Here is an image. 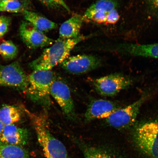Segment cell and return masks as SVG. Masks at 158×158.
<instances>
[{
  "label": "cell",
  "mask_w": 158,
  "mask_h": 158,
  "mask_svg": "<svg viewBox=\"0 0 158 158\" xmlns=\"http://www.w3.org/2000/svg\"><path fill=\"white\" fill-rule=\"evenodd\" d=\"M89 37L80 35L73 39L59 38L50 47L45 49L40 56L30 64L29 66L33 70H51L68 58L77 44Z\"/></svg>",
  "instance_id": "cell-1"
},
{
  "label": "cell",
  "mask_w": 158,
  "mask_h": 158,
  "mask_svg": "<svg viewBox=\"0 0 158 158\" xmlns=\"http://www.w3.org/2000/svg\"><path fill=\"white\" fill-rule=\"evenodd\" d=\"M30 114L45 158H69L64 144L51 133L47 116L44 114Z\"/></svg>",
  "instance_id": "cell-2"
},
{
  "label": "cell",
  "mask_w": 158,
  "mask_h": 158,
  "mask_svg": "<svg viewBox=\"0 0 158 158\" xmlns=\"http://www.w3.org/2000/svg\"><path fill=\"white\" fill-rule=\"evenodd\" d=\"M55 77L51 70H35L29 76L28 85L25 90L29 98L35 102H49L51 85Z\"/></svg>",
  "instance_id": "cell-3"
},
{
  "label": "cell",
  "mask_w": 158,
  "mask_h": 158,
  "mask_svg": "<svg viewBox=\"0 0 158 158\" xmlns=\"http://www.w3.org/2000/svg\"><path fill=\"white\" fill-rule=\"evenodd\" d=\"M136 145L151 158H158V120L145 122L136 128L134 134Z\"/></svg>",
  "instance_id": "cell-4"
},
{
  "label": "cell",
  "mask_w": 158,
  "mask_h": 158,
  "mask_svg": "<svg viewBox=\"0 0 158 158\" xmlns=\"http://www.w3.org/2000/svg\"><path fill=\"white\" fill-rule=\"evenodd\" d=\"M147 96H143L137 101L123 108H118L106 121L109 125L117 129H123L133 126L137 119L142 105Z\"/></svg>",
  "instance_id": "cell-5"
},
{
  "label": "cell",
  "mask_w": 158,
  "mask_h": 158,
  "mask_svg": "<svg viewBox=\"0 0 158 158\" xmlns=\"http://www.w3.org/2000/svg\"><path fill=\"white\" fill-rule=\"evenodd\" d=\"M29 76L19 63L0 64V87H10L25 90L28 85Z\"/></svg>",
  "instance_id": "cell-6"
},
{
  "label": "cell",
  "mask_w": 158,
  "mask_h": 158,
  "mask_svg": "<svg viewBox=\"0 0 158 158\" xmlns=\"http://www.w3.org/2000/svg\"><path fill=\"white\" fill-rule=\"evenodd\" d=\"M132 80L120 74H113L96 79L94 87L98 94L105 96H112L131 85Z\"/></svg>",
  "instance_id": "cell-7"
},
{
  "label": "cell",
  "mask_w": 158,
  "mask_h": 158,
  "mask_svg": "<svg viewBox=\"0 0 158 158\" xmlns=\"http://www.w3.org/2000/svg\"><path fill=\"white\" fill-rule=\"evenodd\" d=\"M67 72L74 74H80L94 70L102 64L101 59L90 55H78L69 56L60 64Z\"/></svg>",
  "instance_id": "cell-8"
},
{
  "label": "cell",
  "mask_w": 158,
  "mask_h": 158,
  "mask_svg": "<svg viewBox=\"0 0 158 158\" xmlns=\"http://www.w3.org/2000/svg\"><path fill=\"white\" fill-rule=\"evenodd\" d=\"M50 95L54 98L64 113L70 118L76 116L73 100L66 83L60 79L54 80L51 85Z\"/></svg>",
  "instance_id": "cell-9"
},
{
  "label": "cell",
  "mask_w": 158,
  "mask_h": 158,
  "mask_svg": "<svg viewBox=\"0 0 158 158\" xmlns=\"http://www.w3.org/2000/svg\"><path fill=\"white\" fill-rule=\"evenodd\" d=\"M19 32L23 42L30 49H35L48 46L52 45L55 41L27 21L22 22Z\"/></svg>",
  "instance_id": "cell-10"
},
{
  "label": "cell",
  "mask_w": 158,
  "mask_h": 158,
  "mask_svg": "<svg viewBox=\"0 0 158 158\" xmlns=\"http://www.w3.org/2000/svg\"><path fill=\"white\" fill-rule=\"evenodd\" d=\"M117 104L114 102L103 99L92 101L89 105L85 114L87 121L107 118L118 109Z\"/></svg>",
  "instance_id": "cell-11"
},
{
  "label": "cell",
  "mask_w": 158,
  "mask_h": 158,
  "mask_svg": "<svg viewBox=\"0 0 158 158\" xmlns=\"http://www.w3.org/2000/svg\"><path fill=\"white\" fill-rule=\"evenodd\" d=\"M29 132L25 128H20L14 124L5 126L1 143L19 146L26 144L28 141Z\"/></svg>",
  "instance_id": "cell-12"
},
{
  "label": "cell",
  "mask_w": 158,
  "mask_h": 158,
  "mask_svg": "<svg viewBox=\"0 0 158 158\" xmlns=\"http://www.w3.org/2000/svg\"><path fill=\"white\" fill-rule=\"evenodd\" d=\"M119 50L126 54L158 59V43L147 44L126 43L120 44Z\"/></svg>",
  "instance_id": "cell-13"
},
{
  "label": "cell",
  "mask_w": 158,
  "mask_h": 158,
  "mask_svg": "<svg viewBox=\"0 0 158 158\" xmlns=\"http://www.w3.org/2000/svg\"><path fill=\"white\" fill-rule=\"evenodd\" d=\"M84 19L80 15H75L63 23L59 29V38L70 39L79 36Z\"/></svg>",
  "instance_id": "cell-14"
},
{
  "label": "cell",
  "mask_w": 158,
  "mask_h": 158,
  "mask_svg": "<svg viewBox=\"0 0 158 158\" xmlns=\"http://www.w3.org/2000/svg\"><path fill=\"white\" fill-rule=\"evenodd\" d=\"M23 15L26 21L32 24L33 27L41 32H48L58 27L56 23L43 16L39 14L25 10Z\"/></svg>",
  "instance_id": "cell-15"
},
{
  "label": "cell",
  "mask_w": 158,
  "mask_h": 158,
  "mask_svg": "<svg viewBox=\"0 0 158 158\" xmlns=\"http://www.w3.org/2000/svg\"><path fill=\"white\" fill-rule=\"evenodd\" d=\"M29 155L20 146L0 142V158H29Z\"/></svg>",
  "instance_id": "cell-16"
},
{
  "label": "cell",
  "mask_w": 158,
  "mask_h": 158,
  "mask_svg": "<svg viewBox=\"0 0 158 158\" xmlns=\"http://www.w3.org/2000/svg\"><path fill=\"white\" fill-rule=\"evenodd\" d=\"M117 3L114 0H99L90 6L83 16L84 20H90V18L97 12L103 11L108 12L116 9Z\"/></svg>",
  "instance_id": "cell-17"
},
{
  "label": "cell",
  "mask_w": 158,
  "mask_h": 158,
  "mask_svg": "<svg viewBox=\"0 0 158 158\" xmlns=\"http://www.w3.org/2000/svg\"><path fill=\"white\" fill-rule=\"evenodd\" d=\"M19 108L12 106H5L0 109V122L5 126L11 125L21 119Z\"/></svg>",
  "instance_id": "cell-18"
},
{
  "label": "cell",
  "mask_w": 158,
  "mask_h": 158,
  "mask_svg": "<svg viewBox=\"0 0 158 158\" xmlns=\"http://www.w3.org/2000/svg\"><path fill=\"white\" fill-rule=\"evenodd\" d=\"M78 144L84 158H116L111 154L100 148L84 143Z\"/></svg>",
  "instance_id": "cell-19"
},
{
  "label": "cell",
  "mask_w": 158,
  "mask_h": 158,
  "mask_svg": "<svg viewBox=\"0 0 158 158\" xmlns=\"http://www.w3.org/2000/svg\"><path fill=\"white\" fill-rule=\"evenodd\" d=\"M18 53V48L12 41H5L0 44V55L5 60H13Z\"/></svg>",
  "instance_id": "cell-20"
},
{
  "label": "cell",
  "mask_w": 158,
  "mask_h": 158,
  "mask_svg": "<svg viewBox=\"0 0 158 158\" xmlns=\"http://www.w3.org/2000/svg\"><path fill=\"white\" fill-rule=\"evenodd\" d=\"M27 7L24 4L19 0H11L0 3V12L23 13L27 10Z\"/></svg>",
  "instance_id": "cell-21"
},
{
  "label": "cell",
  "mask_w": 158,
  "mask_h": 158,
  "mask_svg": "<svg viewBox=\"0 0 158 158\" xmlns=\"http://www.w3.org/2000/svg\"><path fill=\"white\" fill-rule=\"evenodd\" d=\"M43 4L49 8L57 9H62L70 12V8L67 5L64 0H39Z\"/></svg>",
  "instance_id": "cell-22"
},
{
  "label": "cell",
  "mask_w": 158,
  "mask_h": 158,
  "mask_svg": "<svg viewBox=\"0 0 158 158\" xmlns=\"http://www.w3.org/2000/svg\"><path fill=\"white\" fill-rule=\"evenodd\" d=\"M11 22L10 17L5 15L0 16V38L8 31Z\"/></svg>",
  "instance_id": "cell-23"
},
{
  "label": "cell",
  "mask_w": 158,
  "mask_h": 158,
  "mask_svg": "<svg viewBox=\"0 0 158 158\" xmlns=\"http://www.w3.org/2000/svg\"><path fill=\"white\" fill-rule=\"evenodd\" d=\"M120 19V15L116 9L108 13L105 24H114L117 23Z\"/></svg>",
  "instance_id": "cell-24"
},
{
  "label": "cell",
  "mask_w": 158,
  "mask_h": 158,
  "mask_svg": "<svg viewBox=\"0 0 158 158\" xmlns=\"http://www.w3.org/2000/svg\"><path fill=\"white\" fill-rule=\"evenodd\" d=\"M108 13L103 11L97 12L92 15L90 20L100 24L105 23Z\"/></svg>",
  "instance_id": "cell-25"
},
{
  "label": "cell",
  "mask_w": 158,
  "mask_h": 158,
  "mask_svg": "<svg viewBox=\"0 0 158 158\" xmlns=\"http://www.w3.org/2000/svg\"><path fill=\"white\" fill-rule=\"evenodd\" d=\"M152 8L158 12V0H147Z\"/></svg>",
  "instance_id": "cell-26"
},
{
  "label": "cell",
  "mask_w": 158,
  "mask_h": 158,
  "mask_svg": "<svg viewBox=\"0 0 158 158\" xmlns=\"http://www.w3.org/2000/svg\"><path fill=\"white\" fill-rule=\"evenodd\" d=\"M5 126L0 122V141H1L2 137Z\"/></svg>",
  "instance_id": "cell-27"
},
{
  "label": "cell",
  "mask_w": 158,
  "mask_h": 158,
  "mask_svg": "<svg viewBox=\"0 0 158 158\" xmlns=\"http://www.w3.org/2000/svg\"><path fill=\"white\" fill-rule=\"evenodd\" d=\"M31 0H22L21 2L27 6V5L29 4Z\"/></svg>",
  "instance_id": "cell-28"
},
{
  "label": "cell",
  "mask_w": 158,
  "mask_h": 158,
  "mask_svg": "<svg viewBox=\"0 0 158 158\" xmlns=\"http://www.w3.org/2000/svg\"><path fill=\"white\" fill-rule=\"evenodd\" d=\"M9 1H11V0H0V3Z\"/></svg>",
  "instance_id": "cell-29"
}]
</instances>
